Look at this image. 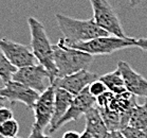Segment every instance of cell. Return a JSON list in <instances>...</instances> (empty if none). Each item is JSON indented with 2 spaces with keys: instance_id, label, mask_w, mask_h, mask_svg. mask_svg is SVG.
I'll return each mask as SVG.
<instances>
[{
  "instance_id": "obj_1",
  "label": "cell",
  "mask_w": 147,
  "mask_h": 138,
  "mask_svg": "<svg viewBox=\"0 0 147 138\" xmlns=\"http://www.w3.org/2000/svg\"><path fill=\"white\" fill-rule=\"evenodd\" d=\"M55 18L58 24V28L65 36V43L67 46L80 44L89 41L97 37L109 36L110 34L100 29L94 21L90 19H76L66 16L64 14L57 13Z\"/></svg>"
},
{
  "instance_id": "obj_2",
  "label": "cell",
  "mask_w": 147,
  "mask_h": 138,
  "mask_svg": "<svg viewBox=\"0 0 147 138\" xmlns=\"http://www.w3.org/2000/svg\"><path fill=\"white\" fill-rule=\"evenodd\" d=\"M28 24L31 35V49L38 64L42 65L51 75L52 82L58 79V71L54 62L53 45H51L44 24L35 17L28 18Z\"/></svg>"
},
{
  "instance_id": "obj_3",
  "label": "cell",
  "mask_w": 147,
  "mask_h": 138,
  "mask_svg": "<svg viewBox=\"0 0 147 138\" xmlns=\"http://www.w3.org/2000/svg\"><path fill=\"white\" fill-rule=\"evenodd\" d=\"M54 62L58 71V79L69 77L87 68L93 62V56L66 45L64 38H59L58 43L53 45Z\"/></svg>"
},
{
  "instance_id": "obj_4",
  "label": "cell",
  "mask_w": 147,
  "mask_h": 138,
  "mask_svg": "<svg viewBox=\"0 0 147 138\" xmlns=\"http://www.w3.org/2000/svg\"><path fill=\"white\" fill-rule=\"evenodd\" d=\"M136 45H137V39L132 37L120 38V37L109 35V36L97 37L89 41L72 45L69 47L86 52L94 56V55H109L115 51L122 50L125 48L136 47Z\"/></svg>"
},
{
  "instance_id": "obj_5",
  "label": "cell",
  "mask_w": 147,
  "mask_h": 138,
  "mask_svg": "<svg viewBox=\"0 0 147 138\" xmlns=\"http://www.w3.org/2000/svg\"><path fill=\"white\" fill-rule=\"evenodd\" d=\"M89 1L93 10V19L100 29L111 34L112 36L127 38L128 36H126L124 32L117 12L113 10V7L108 0H89Z\"/></svg>"
},
{
  "instance_id": "obj_6",
  "label": "cell",
  "mask_w": 147,
  "mask_h": 138,
  "mask_svg": "<svg viewBox=\"0 0 147 138\" xmlns=\"http://www.w3.org/2000/svg\"><path fill=\"white\" fill-rule=\"evenodd\" d=\"M13 81L27 85L28 87L42 94L53 85L49 71L40 64L17 69L13 77Z\"/></svg>"
},
{
  "instance_id": "obj_7",
  "label": "cell",
  "mask_w": 147,
  "mask_h": 138,
  "mask_svg": "<svg viewBox=\"0 0 147 138\" xmlns=\"http://www.w3.org/2000/svg\"><path fill=\"white\" fill-rule=\"evenodd\" d=\"M0 49L9 62L17 69L38 64L32 49L29 46L11 41L9 38H0Z\"/></svg>"
},
{
  "instance_id": "obj_8",
  "label": "cell",
  "mask_w": 147,
  "mask_h": 138,
  "mask_svg": "<svg viewBox=\"0 0 147 138\" xmlns=\"http://www.w3.org/2000/svg\"><path fill=\"white\" fill-rule=\"evenodd\" d=\"M0 96L7 102H10L11 104L19 102L26 105L28 108L33 109L40 94L32 88L28 87L27 85L12 80L9 83L4 84L3 87H0Z\"/></svg>"
},
{
  "instance_id": "obj_9",
  "label": "cell",
  "mask_w": 147,
  "mask_h": 138,
  "mask_svg": "<svg viewBox=\"0 0 147 138\" xmlns=\"http://www.w3.org/2000/svg\"><path fill=\"white\" fill-rule=\"evenodd\" d=\"M55 85H52L47 90L40 94L38 100L33 107L35 122L40 130H49L54 115V103H55Z\"/></svg>"
},
{
  "instance_id": "obj_10",
  "label": "cell",
  "mask_w": 147,
  "mask_h": 138,
  "mask_svg": "<svg viewBox=\"0 0 147 138\" xmlns=\"http://www.w3.org/2000/svg\"><path fill=\"white\" fill-rule=\"evenodd\" d=\"M95 106H96V99L89 92V88L87 87L78 96L74 98L73 102L71 103L68 111L56 124L54 132L60 128L63 125L67 124L68 122L78 120L82 116H85L91 108L95 107Z\"/></svg>"
},
{
  "instance_id": "obj_11",
  "label": "cell",
  "mask_w": 147,
  "mask_h": 138,
  "mask_svg": "<svg viewBox=\"0 0 147 138\" xmlns=\"http://www.w3.org/2000/svg\"><path fill=\"white\" fill-rule=\"evenodd\" d=\"M98 79L100 77L97 73L90 72L88 70H82L76 73L71 74L69 77L57 79L53 85H55V87L57 88H63L68 92H70L72 96L76 97Z\"/></svg>"
},
{
  "instance_id": "obj_12",
  "label": "cell",
  "mask_w": 147,
  "mask_h": 138,
  "mask_svg": "<svg viewBox=\"0 0 147 138\" xmlns=\"http://www.w3.org/2000/svg\"><path fill=\"white\" fill-rule=\"evenodd\" d=\"M117 69L123 77L127 91L136 97L147 98V80L142 74L132 69L130 65L124 61L117 63Z\"/></svg>"
},
{
  "instance_id": "obj_13",
  "label": "cell",
  "mask_w": 147,
  "mask_h": 138,
  "mask_svg": "<svg viewBox=\"0 0 147 138\" xmlns=\"http://www.w3.org/2000/svg\"><path fill=\"white\" fill-rule=\"evenodd\" d=\"M74 96L68 92L67 90H65L63 88H57L55 90V103H54V115L53 119L51 122V125L49 128V133L52 134L54 133V128L56 126V124L59 122V120L64 117L65 114L68 111L69 107H70L71 103L74 100Z\"/></svg>"
},
{
  "instance_id": "obj_14",
  "label": "cell",
  "mask_w": 147,
  "mask_h": 138,
  "mask_svg": "<svg viewBox=\"0 0 147 138\" xmlns=\"http://www.w3.org/2000/svg\"><path fill=\"white\" fill-rule=\"evenodd\" d=\"M86 128L85 131L88 132L93 138H107L109 131L100 116L97 106L91 108L85 115Z\"/></svg>"
},
{
  "instance_id": "obj_15",
  "label": "cell",
  "mask_w": 147,
  "mask_h": 138,
  "mask_svg": "<svg viewBox=\"0 0 147 138\" xmlns=\"http://www.w3.org/2000/svg\"><path fill=\"white\" fill-rule=\"evenodd\" d=\"M100 80L106 85L108 90L113 92L114 94H122L127 91L123 77L117 69L112 72H108L100 75Z\"/></svg>"
},
{
  "instance_id": "obj_16",
  "label": "cell",
  "mask_w": 147,
  "mask_h": 138,
  "mask_svg": "<svg viewBox=\"0 0 147 138\" xmlns=\"http://www.w3.org/2000/svg\"><path fill=\"white\" fill-rule=\"evenodd\" d=\"M100 111V114L103 118L105 124L107 126L109 132L122 131L124 128L123 126V119L122 115L117 113V111H110L109 108L106 107H97Z\"/></svg>"
},
{
  "instance_id": "obj_17",
  "label": "cell",
  "mask_w": 147,
  "mask_h": 138,
  "mask_svg": "<svg viewBox=\"0 0 147 138\" xmlns=\"http://www.w3.org/2000/svg\"><path fill=\"white\" fill-rule=\"evenodd\" d=\"M131 128L144 132L147 134V103L142 105H137L131 113L129 120V125Z\"/></svg>"
},
{
  "instance_id": "obj_18",
  "label": "cell",
  "mask_w": 147,
  "mask_h": 138,
  "mask_svg": "<svg viewBox=\"0 0 147 138\" xmlns=\"http://www.w3.org/2000/svg\"><path fill=\"white\" fill-rule=\"evenodd\" d=\"M16 71L17 68L11 64L0 49V80L2 81L3 85L13 80V77Z\"/></svg>"
},
{
  "instance_id": "obj_19",
  "label": "cell",
  "mask_w": 147,
  "mask_h": 138,
  "mask_svg": "<svg viewBox=\"0 0 147 138\" xmlns=\"http://www.w3.org/2000/svg\"><path fill=\"white\" fill-rule=\"evenodd\" d=\"M18 131L19 124L15 119H11L2 125H0V135L5 138H16Z\"/></svg>"
},
{
  "instance_id": "obj_20",
  "label": "cell",
  "mask_w": 147,
  "mask_h": 138,
  "mask_svg": "<svg viewBox=\"0 0 147 138\" xmlns=\"http://www.w3.org/2000/svg\"><path fill=\"white\" fill-rule=\"evenodd\" d=\"M88 88H89V92H90L95 99L108 91V88L106 87V85L104 84L100 79L96 80V81H94L92 84L89 85V87Z\"/></svg>"
},
{
  "instance_id": "obj_21",
  "label": "cell",
  "mask_w": 147,
  "mask_h": 138,
  "mask_svg": "<svg viewBox=\"0 0 147 138\" xmlns=\"http://www.w3.org/2000/svg\"><path fill=\"white\" fill-rule=\"evenodd\" d=\"M122 133L125 136V138H147L146 133L134 128H131V126H127L124 130H122Z\"/></svg>"
},
{
  "instance_id": "obj_22",
  "label": "cell",
  "mask_w": 147,
  "mask_h": 138,
  "mask_svg": "<svg viewBox=\"0 0 147 138\" xmlns=\"http://www.w3.org/2000/svg\"><path fill=\"white\" fill-rule=\"evenodd\" d=\"M14 114L12 109L7 106H2L0 107V125H2L3 123H5L7 121L14 119Z\"/></svg>"
},
{
  "instance_id": "obj_23",
  "label": "cell",
  "mask_w": 147,
  "mask_h": 138,
  "mask_svg": "<svg viewBox=\"0 0 147 138\" xmlns=\"http://www.w3.org/2000/svg\"><path fill=\"white\" fill-rule=\"evenodd\" d=\"M29 138H52L49 135H45L44 131L40 130L37 125L33 124L32 125V130H31V134Z\"/></svg>"
},
{
  "instance_id": "obj_24",
  "label": "cell",
  "mask_w": 147,
  "mask_h": 138,
  "mask_svg": "<svg viewBox=\"0 0 147 138\" xmlns=\"http://www.w3.org/2000/svg\"><path fill=\"white\" fill-rule=\"evenodd\" d=\"M136 47L140 48L141 50L143 51H147V38H139V39H137Z\"/></svg>"
},
{
  "instance_id": "obj_25",
  "label": "cell",
  "mask_w": 147,
  "mask_h": 138,
  "mask_svg": "<svg viewBox=\"0 0 147 138\" xmlns=\"http://www.w3.org/2000/svg\"><path fill=\"white\" fill-rule=\"evenodd\" d=\"M82 134L75 131H68L63 135V138H80Z\"/></svg>"
},
{
  "instance_id": "obj_26",
  "label": "cell",
  "mask_w": 147,
  "mask_h": 138,
  "mask_svg": "<svg viewBox=\"0 0 147 138\" xmlns=\"http://www.w3.org/2000/svg\"><path fill=\"white\" fill-rule=\"evenodd\" d=\"M107 138H125L122 131H115V132H109Z\"/></svg>"
},
{
  "instance_id": "obj_27",
  "label": "cell",
  "mask_w": 147,
  "mask_h": 138,
  "mask_svg": "<svg viewBox=\"0 0 147 138\" xmlns=\"http://www.w3.org/2000/svg\"><path fill=\"white\" fill-rule=\"evenodd\" d=\"M130 1V5L132 7H136L137 5H139V4L141 3V1L142 0H129Z\"/></svg>"
},
{
  "instance_id": "obj_28",
  "label": "cell",
  "mask_w": 147,
  "mask_h": 138,
  "mask_svg": "<svg viewBox=\"0 0 147 138\" xmlns=\"http://www.w3.org/2000/svg\"><path fill=\"white\" fill-rule=\"evenodd\" d=\"M5 100H4L3 98L0 96V107H2V106H4V103H5Z\"/></svg>"
},
{
  "instance_id": "obj_29",
  "label": "cell",
  "mask_w": 147,
  "mask_h": 138,
  "mask_svg": "<svg viewBox=\"0 0 147 138\" xmlns=\"http://www.w3.org/2000/svg\"><path fill=\"white\" fill-rule=\"evenodd\" d=\"M0 138H5V137H3V136H1V135H0Z\"/></svg>"
},
{
  "instance_id": "obj_30",
  "label": "cell",
  "mask_w": 147,
  "mask_h": 138,
  "mask_svg": "<svg viewBox=\"0 0 147 138\" xmlns=\"http://www.w3.org/2000/svg\"><path fill=\"white\" fill-rule=\"evenodd\" d=\"M146 103H147V98H146Z\"/></svg>"
},
{
  "instance_id": "obj_31",
  "label": "cell",
  "mask_w": 147,
  "mask_h": 138,
  "mask_svg": "<svg viewBox=\"0 0 147 138\" xmlns=\"http://www.w3.org/2000/svg\"><path fill=\"white\" fill-rule=\"evenodd\" d=\"M16 138H19V137H16Z\"/></svg>"
}]
</instances>
